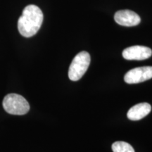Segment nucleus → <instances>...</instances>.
<instances>
[{
	"label": "nucleus",
	"instance_id": "1",
	"mask_svg": "<svg viewBox=\"0 0 152 152\" xmlns=\"http://www.w3.org/2000/svg\"><path fill=\"white\" fill-rule=\"evenodd\" d=\"M43 22V13L37 6L28 5L23 11L18 20V29L25 37L35 35L41 28Z\"/></svg>",
	"mask_w": 152,
	"mask_h": 152
},
{
	"label": "nucleus",
	"instance_id": "2",
	"mask_svg": "<svg viewBox=\"0 0 152 152\" xmlns=\"http://www.w3.org/2000/svg\"><path fill=\"white\" fill-rule=\"evenodd\" d=\"M2 105L4 109L11 115H25L30 110V105L28 101L21 95L15 93L5 96Z\"/></svg>",
	"mask_w": 152,
	"mask_h": 152
},
{
	"label": "nucleus",
	"instance_id": "3",
	"mask_svg": "<svg viewBox=\"0 0 152 152\" xmlns=\"http://www.w3.org/2000/svg\"><path fill=\"white\" fill-rule=\"evenodd\" d=\"M90 55L88 52H81L74 57L68 70V77L72 81H77L86 73L90 64Z\"/></svg>",
	"mask_w": 152,
	"mask_h": 152
},
{
	"label": "nucleus",
	"instance_id": "4",
	"mask_svg": "<svg viewBox=\"0 0 152 152\" xmlns=\"http://www.w3.org/2000/svg\"><path fill=\"white\" fill-rule=\"evenodd\" d=\"M152 78V66H142L133 68L125 75V82L128 84H137Z\"/></svg>",
	"mask_w": 152,
	"mask_h": 152
},
{
	"label": "nucleus",
	"instance_id": "5",
	"mask_svg": "<svg viewBox=\"0 0 152 152\" xmlns=\"http://www.w3.org/2000/svg\"><path fill=\"white\" fill-rule=\"evenodd\" d=\"M151 55L152 50L151 49L140 45L128 47L123 52V58L127 60H144L149 58Z\"/></svg>",
	"mask_w": 152,
	"mask_h": 152
},
{
	"label": "nucleus",
	"instance_id": "6",
	"mask_svg": "<svg viewBox=\"0 0 152 152\" xmlns=\"http://www.w3.org/2000/svg\"><path fill=\"white\" fill-rule=\"evenodd\" d=\"M114 20L118 24L127 27L137 26L141 21L140 16L131 10L118 11L114 16Z\"/></svg>",
	"mask_w": 152,
	"mask_h": 152
},
{
	"label": "nucleus",
	"instance_id": "7",
	"mask_svg": "<svg viewBox=\"0 0 152 152\" xmlns=\"http://www.w3.org/2000/svg\"><path fill=\"white\" fill-rule=\"evenodd\" d=\"M151 106L149 104L140 103L131 107L128 112L127 116L131 121H139L141 120L151 112Z\"/></svg>",
	"mask_w": 152,
	"mask_h": 152
},
{
	"label": "nucleus",
	"instance_id": "8",
	"mask_svg": "<svg viewBox=\"0 0 152 152\" xmlns=\"http://www.w3.org/2000/svg\"><path fill=\"white\" fill-rule=\"evenodd\" d=\"M112 150L113 152H134L133 147L130 144L125 142H115L112 144Z\"/></svg>",
	"mask_w": 152,
	"mask_h": 152
}]
</instances>
